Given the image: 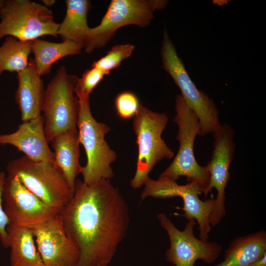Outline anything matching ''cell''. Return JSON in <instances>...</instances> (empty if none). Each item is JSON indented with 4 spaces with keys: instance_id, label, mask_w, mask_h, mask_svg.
I'll return each mask as SVG.
<instances>
[{
    "instance_id": "obj_30",
    "label": "cell",
    "mask_w": 266,
    "mask_h": 266,
    "mask_svg": "<svg viewBox=\"0 0 266 266\" xmlns=\"http://www.w3.org/2000/svg\"><path fill=\"white\" fill-rule=\"evenodd\" d=\"M5 0H0V10L2 8L4 4Z\"/></svg>"
},
{
    "instance_id": "obj_24",
    "label": "cell",
    "mask_w": 266,
    "mask_h": 266,
    "mask_svg": "<svg viewBox=\"0 0 266 266\" xmlns=\"http://www.w3.org/2000/svg\"><path fill=\"white\" fill-rule=\"evenodd\" d=\"M137 96L131 92H124L117 95L115 106L118 116L123 120L133 118L140 106Z\"/></svg>"
},
{
    "instance_id": "obj_4",
    "label": "cell",
    "mask_w": 266,
    "mask_h": 266,
    "mask_svg": "<svg viewBox=\"0 0 266 266\" xmlns=\"http://www.w3.org/2000/svg\"><path fill=\"white\" fill-rule=\"evenodd\" d=\"M168 121L166 113L152 111L142 104L133 118L138 155L135 174L130 182L132 188L142 187L159 162L173 158V151L162 137Z\"/></svg>"
},
{
    "instance_id": "obj_28",
    "label": "cell",
    "mask_w": 266,
    "mask_h": 266,
    "mask_svg": "<svg viewBox=\"0 0 266 266\" xmlns=\"http://www.w3.org/2000/svg\"><path fill=\"white\" fill-rule=\"evenodd\" d=\"M41 1L43 5L48 8L53 6L56 2L55 0H42Z\"/></svg>"
},
{
    "instance_id": "obj_13",
    "label": "cell",
    "mask_w": 266,
    "mask_h": 266,
    "mask_svg": "<svg viewBox=\"0 0 266 266\" xmlns=\"http://www.w3.org/2000/svg\"><path fill=\"white\" fill-rule=\"evenodd\" d=\"M3 209L9 223L31 228L46 221L62 209L51 207L30 191L15 176H6L2 193Z\"/></svg>"
},
{
    "instance_id": "obj_12",
    "label": "cell",
    "mask_w": 266,
    "mask_h": 266,
    "mask_svg": "<svg viewBox=\"0 0 266 266\" xmlns=\"http://www.w3.org/2000/svg\"><path fill=\"white\" fill-rule=\"evenodd\" d=\"M234 133L229 125L221 124L212 133L213 150L210 160L206 165L209 181L203 193L206 198L212 189L217 191L214 206L210 217L211 227L218 224L226 214L225 189L230 179V167L235 147L233 141Z\"/></svg>"
},
{
    "instance_id": "obj_9",
    "label": "cell",
    "mask_w": 266,
    "mask_h": 266,
    "mask_svg": "<svg viewBox=\"0 0 266 266\" xmlns=\"http://www.w3.org/2000/svg\"><path fill=\"white\" fill-rule=\"evenodd\" d=\"M59 27L49 8L31 0H5L0 10V40L7 36L24 41L57 37Z\"/></svg>"
},
{
    "instance_id": "obj_18",
    "label": "cell",
    "mask_w": 266,
    "mask_h": 266,
    "mask_svg": "<svg viewBox=\"0 0 266 266\" xmlns=\"http://www.w3.org/2000/svg\"><path fill=\"white\" fill-rule=\"evenodd\" d=\"M266 254V232L262 230L233 240L220 263L208 266H253Z\"/></svg>"
},
{
    "instance_id": "obj_17",
    "label": "cell",
    "mask_w": 266,
    "mask_h": 266,
    "mask_svg": "<svg viewBox=\"0 0 266 266\" xmlns=\"http://www.w3.org/2000/svg\"><path fill=\"white\" fill-rule=\"evenodd\" d=\"M54 150V164L64 176L74 193L76 177L80 173V144L78 130L64 132L56 135L50 142Z\"/></svg>"
},
{
    "instance_id": "obj_10",
    "label": "cell",
    "mask_w": 266,
    "mask_h": 266,
    "mask_svg": "<svg viewBox=\"0 0 266 266\" xmlns=\"http://www.w3.org/2000/svg\"><path fill=\"white\" fill-rule=\"evenodd\" d=\"M140 194L143 200L148 197L167 199L180 197L183 201L181 215L188 221L194 219L198 225L199 239L207 241L211 230L210 217L215 204V198H210L202 200L199 195L202 190L196 182H190L185 185H179L176 181L158 178L157 180L147 178L143 184Z\"/></svg>"
},
{
    "instance_id": "obj_25",
    "label": "cell",
    "mask_w": 266,
    "mask_h": 266,
    "mask_svg": "<svg viewBox=\"0 0 266 266\" xmlns=\"http://www.w3.org/2000/svg\"><path fill=\"white\" fill-rule=\"evenodd\" d=\"M106 75L105 72L95 67L86 70L80 78L78 77L75 92L90 98L93 90Z\"/></svg>"
},
{
    "instance_id": "obj_6",
    "label": "cell",
    "mask_w": 266,
    "mask_h": 266,
    "mask_svg": "<svg viewBox=\"0 0 266 266\" xmlns=\"http://www.w3.org/2000/svg\"><path fill=\"white\" fill-rule=\"evenodd\" d=\"M164 0H112L97 26L90 28L83 42L84 51L91 54L104 47L120 28L130 25L141 28L148 26L154 12L164 9Z\"/></svg>"
},
{
    "instance_id": "obj_16",
    "label": "cell",
    "mask_w": 266,
    "mask_h": 266,
    "mask_svg": "<svg viewBox=\"0 0 266 266\" xmlns=\"http://www.w3.org/2000/svg\"><path fill=\"white\" fill-rule=\"evenodd\" d=\"M16 78L18 85L15 100L23 122L41 115L45 88L32 58L28 66L17 73Z\"/></svg>"
},
{
    "instance_id": "obj_27",
    "label": "cell",
    "mask_w": 266,
    "mask_h": 266,
    "mask_svg": "<svg viewBox=\"0 0 266 266\" xmlns=\"http://www.w3.org/2000/svg\"><path fill=\"white\" fill-rule=\"evenodd\" d=\"M253 266H266V254L257 261Z\"/></svg>"
},
{
    "instance_id": "obj_20",
    "label": "cell",
    "mask_w": 266,
    "mask_h": 266,
    "mask_svg": "<svg viewBox=\"0 0 266 266\" xmlns=\"http://www.w3.org/2000/svg\"><path fill=\"white\" fill-rule=\"evenodd\" d=\"M83 48V44L70 40L60 43L39 38L33 40L32 53L37 72L41 77L49 74L55 63L66 57L80 54Z\"/></svg>"
},
{
    "instance_id": "obj_22",
    "label": "cell",
    "mask_w": 266,
    "mask_h": 266,
    "mask_svg": "<svg viewBox=\"0 0 266 266\" xmlns=\"http://www.w3.org/2000/svg\"><path fill=\"white\" fill-rule=\"evenodd\" d=\"M32 43L33 41L6 36L0 46V75L5 71L18 73L26 68L29 63Z\"/></svg>"
},
{
    "instance_id": "obj_11",
    "label": "cell",
    "mask_w": 266,
    "mask_h": 266,
    "mask_svg": "<svg viewBox=\"0 0 266 266\" xmlns=\"http://www.w3.org/2000/svg\"><path fill=\"white\" fill-rule=\"evenodd\" d=\"M157 218L169 240V247L166 252V260L175 266H195L199 260L212 264L221 253L222 246L218 243L203 241L195 236V220H188L184 229L180 231L164 213H159Z\"/></svg>"
},
{
    "instance_id": "obj_26",
    "label": "cell",
    "mask_w": 266,
    "mask_h": 266,
    "mask_svg": "<svg viewBox=\"0 0 266 266\" xmlns=\"http://www.w3.org/2000/svg\"><path fill=\"white\" fill-rule=\"evenodd\" d=\"M6 175L3 171L0 172V240L2 245L5 248H9L6 228L9 220L4 212L2 206L3 188Z\"/></svg>"
},
{
    "instance_id": "obj_14",
    "label": "cell",
    "mask_w": 266,
    "mask_h": 266,
    "mask_svg": "<svg viewBox=\"0 0 266 266\" xmlns=\"http://www.w3.org/2000/svg\"><path fill=\"white\" fill-rule=\"evenodd\" d=\"M43 266H77L79 251L65 233L60 213L31 228Z\"/></svg>"
},
{
    "instance_id": "obj_21",
    "label": "cell",
    "mask_w": 266,
    "mask_h": 266,
    "mask_svg": "<svg viewBox=\"0 0 266 266\" xmlns=\"http://www.w3.org/2000/svg\"><path fill=\"white\" fill-rule=\"evenodd\" d=\"M66 12L58 30L63 41L70 40L83 44L90 29L87 15L91 8L88 0H66Z\"/></svg>"
},
{
    "instance_id": "obj_8",
    "label": "cell",
    "mask_w": 266,
    "mask_h": 266,
    "mask_svg": "<svg viewBox=\"0 0 266 266\" xmlns=\"http://www.w3.org/2000/svg\"><path fill=\"white\" fill-rule=\"evenodd\" d=\"M161 55L162 67L173 79L181 95L199 118L200 126L199 135L203 136L212 133L221 124L215 102L207 94L198 89L192 80L166 30L163 34Z\"/></svg>"
},
{
    "instance_id": "obj_7",
    "label": "cell",
    "mask_w": 266,
    "mask_h": 266,
    "mask_svg": "<svg viewBox=\"0 0 266 266\" xmlns=\"http://www.w3.org/2000/svg\"><path fill=\"white\" fill-rule=\"evenodd\" d=\"M7 174L17 176L33 193L48 205L62 209L73 192L54 163L36 161L26 156L13 160L6 166Z\"/></svg>"
},
{
    "instance_id": "obj_15",
    "label": "cell",
    "mask_w": 266,
    "mask_h": 266,
    "mask_svg": "<svg viewBox=\"0 0 266 266\" xmlns=\"http://www.w3.org/2000/svg\"><path fill=\"white\" fill-rule=\"evenodd\" d=\"M48 143L42 114L23 122L12 133L0 134V145H12L34 161L54 163L53 152Z\"/></svg>"
},
{
    "instance_id": "obj_1",
    "label": "cell",
    "mask_w": 266,
    "mask_h": 266,
    "mask_svg": "<svg viewBox=\"0 0 266 266\" xmlns=\"http://www.w3.org/2000/svg\"><path fill=\"white\" fill-rule=\"evenodd\" d=\"M60 214L66 234L79 251L77 266H108L130 223L119 190L108 179L91 185L77 179L73 197Z\"/></svg>"
},
{
    "instance_id": "obj_23",
    "label": "cell",
    "mask_w": 266,
    "mask_h": 266,
    "mask_svg": "<svg viewBox=\"0 0 266 266\" xmlns=\"http://www.w3.org/2000/svg\"><path fill=\"white\" fill-rule=\"evenodd\" d=\"M134 49V45L130 44L116 45L104 56L95 61L92 67L98 68L108 75L111 70L118 67L122 61L130 57Z\"/></svg>"
},
{
    "instance_id": "obj_2",
    "label": "cell",
    "mask_w": 266,
    "mask_h": 266,
    "mask_svg": "<svg viewBox=\"0 0 266 266\" xmlns=\"http://www.w3.org/2000/svg\"><path fill=\"white\" fill-rule=\"evenodd\" d=\"M79 109L77 128L80 143L85 151L87 162L81 167L83 182L88 185L102 179L110 180L114 176L111 164L117 159L105 136L111 130L105 123L97 121L92 114L89 97L75 92Z\"/></svg>"
},
{
    "instance_id": "obj_3",
    "label": "cell",
    "mask_w": 266,
    "mask_h": 266,
    "mask_svg": "<svg viewBox=\"0 0 266 266\" xmlns=\"http://www.w3.org/2000/svg\"><path fill=\"white\" fill-rule=\"evenodd\" d=\"M175 109L173 121L178 128L176 139L179 143V149L159 178L176 181L180 176L186 177L188 182L197 183L203 193L208 186L209 174L206 165H199L194 155L195 140L200 129L199 118L181 95L176 96Z\"/></svg>"
},
{
    "instance_id": "obj_29",
    "label": "cell",
    "mask_w": 266,
    "mask_h": 266,
    "mask_svg": "<svg viewBox=\"0 0 266 266\" xmlns=\"http://www.w3.org/2000/svg\"><path fill=\"white\" fill-rule=\"evenodd\" d=\"M228 0H213V3L218 5H223L226 4L228 2Z\"/></svg>"
},
{
    "instance_id": "obj_5",
    "label": "cell",
    "mask_w": 266,
    "mask_h": 266,
    "mask_svg": "<svg viewBox=\"0 0 266 266\" xmlns=\"http://www.w3.org/2000/svg\"><path fill=\"white\" fill-rule=\"evenodd\" d=\"M78 79L61 66L45 88L42 112L49 143L59 133L77 129L79 103L75 88Z\"/></svg>"
},
{
    "instance_id": "obj_19",
    "label": "cell",
    "mask_w": 266,
    "mask_h": 266,
    "mask_svg": "<svg viewBox=\"0 0 266 266\" xmlns=\"http://www.w3.org/2000/svg\"><path fill=\"white\" fill-rule=\"evenodd\" d=\"M10 266H43L31 228L8 224L6 228Z\"/></svg>"
}]
</instances>
